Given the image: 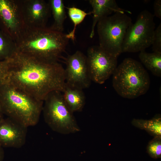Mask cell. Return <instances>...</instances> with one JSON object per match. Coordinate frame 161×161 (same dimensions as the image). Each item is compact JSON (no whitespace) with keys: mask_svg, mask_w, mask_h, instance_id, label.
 Returning <instances> with one entry per match:
<instances>
[{"mask_svg":"<svg viewBox=\"0 0 161 161\" xmlns=\"http://www.w3.org/2000/svg\"><path fill=\"white\" fill-rule=\"evenodd\" d=\"M7 60L5 81L44 101L52 92H62L66 86L64 68L58 61L31 57L16 51Z\"/></svg>","mask_w":161,"mask_h":161,"instance_id":"6da1fadb","label":"cell"},{"mask_svg":"<svg viewBox=\"0 0 161 161\" xmlns=\"http://www.w3.org/2000/svg\"><path fill=\"white\" fill-rule=\"evenodd\" d=\"M69 39L66 34L46 27L25 28L15 42L17 51L30 56L58 61Z\"/></svg>","mask_w":161,"mask_h":161,"instance_id":"7a4b0ae2","label":"cell"},{"mask_svg":"<svg viewBox=\"0 0 161 161\" xmlns=\"http://www.w3.org/2000/svg\"><path fill=\"white\" fill-rule=\"evenodd\" d=\"M43 103L6 81L0 84V106L4 115L27 127L38 122Z\"/></svg>","mask_w":161,"mask_h":161,"instance_id":"3957f363","label":"cell"},{"mask_svg":"<svg viewBox=\"0 0 161 161\" xmlns=\"http://www.w3.org/2000/svg\"><path fill=\"white\" fill-rule=\"evenodd\" d=\"M112 75L113 86L124 98H136L146 93L149 88L148 73L140 62L132 58L124 59Z\"/></svg>","mask_w":161,"mask_h":161,"instance_id":"277c9868","label":"cell"},{"mask_svg":"<svg viewBox=\"0 0 161 161\" xmlns=\"http://www.w3.org/2000/svg\"><path fill=\"white\" fill-rule=\"evenodd\" d=\"M43 102L42 112L44 119L53 131L63 134L80 131L73 113L65 103L61 92H51Z\"/></svg>","mask_w":161,"mask_h":161,"instance_id":"5b68a950","label":"cell"},{"mask_svg":"<svg viewBox=\"0 0 161 161\" xmlns=\"http://www.w3.org/2000/svg\"><path fill=\"white\" fill-rule=\"evenodd\" d=\"M132 23L126 13L118 12L100 20L97 24L99 46L117 57L122 53V45L127 29Z\"/></svg>","mask_w":161,"mask_h":161,"instance_id":"8992f818","label":"cell"},{"mask_svg":"<svg viewBox=\"0 0 161 161\" xmlns=\"http://www.w3.org/2000/svg\"><path fill=\"white\" fill-rule=\"evenodd\" d=\"M155 28L154 16L147 10L142 11L135 22L128 27L122 45V53L145 51L151 45Z\"/></svg>","mask_w":161,"mask_h":161,"instance_id":"52a82bcc","label":"cell"},{"mask_svg":"<svg viewBox=\"0 0 161 161\" xmlns=\"http://www.w3.org/2000/svg\"><path fill=\"white\" fill-rule=\"evenodd\" d=\"M87 62L92 81L103 83L113 75L117 66V58L103 49L99 45L89 47Z\"/></svg>","mask_w":161,"mask_h":161,"instance_id":"ba28073f","label":"cell"},{"mask_svg":"<svg viewBox=\"0 0 161 161\" xmlns=\"http://www.w3.org/2000/svg\"><path fill=\"white\" fill-rule=\"evenodd\" d=\"M25 29L21 0H0V30L15 42Z\"/></svg>","mask_w":161,"mask_h":161,"instance_id":"9c48e42d","label":"cell"},{"mask_svg":"<svg viewBox=\"0 0 161 161\" xmlns=\"http://www.w3.org/2000/svg\"><path fill=\"white\" fill-rule=\"evenodd\" d=\"M62 58L66 65L64 69L66 83L82 89L89 87L92 80L89 72L86 56L78 50Z\"/></svg>","mask_w":161,"mask_h":161,"instance_id":"30bf717a","label":"cell"},{"mask_svg":"<svg viewBox=\"0 0 161 161\" xmlns=\"http://www.w3.org/2000/svg\"><path fill=\"white\" fill-rule=\"evenodd\" d=\"M23 20L27 28L47 27L50 16L49 4L44 0H21Z\"/></svg>","mask_w":161,"mask_h":161,"instance_id":"8fae6325","label":"cell"},{"mask_svg":"<svg viewBox=\"0 0 161 161\" xmlns=\"http://www.w3.org/2000/svg\"><path fill=\"white\" fill-rule=\"evenodd\" d=\"M28 127L9 117L0 123V145L3 148H21L25 144Z\"/></svg>","mask_w":161,"mask_h":161,"instance_id":"7c38bea8","label":"cell"},{"mask_svg":"<svg viewBox=\"0 0 161 161\" xmlns=\"http://www.w3.org/2000/svg\"><path fill=\"white\" fill-rule=\"evenodd\" d=\"M92 10V22L90 34L91 38L95 35V30L98 22L105 17L110 16L113 13L118 12L131 13L129 11L125 10L119 7L114 0H89V1Z\"/></svg>","mask_w":161,"mask_h":161,"instance_id":"4fadbf2b","label":"cell"},{"mask_svg":"<svg viewBox=\"0 0 161 161\" xmlns=\"http://www.w3.org/2000/svg\"><path fill=\"white\" fill-rule=\"evenodd\" d=\"M83 89L70 86L66 83L62 92L64 100L73 113L82 111L84 106L86 97Z\"/></svg>","mask_w":161,"mask_h":161,"instance_id":"5bb4252c","label":"cell"},{"mask_svg":"<svg viewBox=\"0 0 161 161\" xmlns=\"http://www.w3.org/2000/svg\"><path fill=\"white\" fill-rule=\"evenodd\" d=\"M48 2L54 19L53 23L50 27L55 30L63 32L64 23L66 18L64 1L49 0Z\"/></svg>","mask_w":161,"mask_h":161,"instance_id":"9a60e30c","label":"cell"},{"mask_svg":"<svg viewBox=\"0 0 161 161\" xmlns=\"http://www.w3.org/2000/svg\"><path fill=\"white\" fill-rule=\"evenodd\" d=\"M139 58L145 66L155 76H161V53L140 52Z\"/></svg>","mask_w":161,"mask_h":161,"instance_id":"2e32d148","label":"cell"},{"mask_svg":"<svg viewBox=\"0 0 161 161\" xmlns=\"http://www.w3.org/2000/svg\"><path fill=\"white\" fill-rule=\"evenodd\" d=\"M131 123L138 128L145 130L154 137L161 136V117L160 114H156L149 120L134 119Z\"/></svg>","mask_w":161,"mask_h":161,"instance_id":"e0dca14e","label":"cell"},{"mask_svg":"<svg viewBox=\"0 0 161 161\" xmlns=\"http://www.w3.org/2000/svg\"><path fill=\"white\" fill-rule=\"evenodd\" d=\"M16 51L15 42L0 30V61L8 60Z\"/></svg>","mask_w":161,"mask_h":161,"instance_id":"ac0fdd59","label":"cell"},{"mask_svg":"<svg viewBox=\"0 0 161 161\" xmlns=\"http://www.w3.org/2000/svg\"><path fill=\"white\" fill-rule=\"evenodd\" d=\"M68 10V15L74 24L72 30L66 34V37L73 42L75 39V32L77 25L80 24L88 15L92 14L91 11L86 13L84 11L75 7H66Z\"/></svg>","mask_w":161,"mask_h":161,"instance_id":"d6986e66","label":"cell"},{"mask_svg":"<svg viewBox=\"0 0 161 161\" xmlns=\"http://www.w3.org/2000/svg\"><path fill=\"white\" fill-rule=\"evenodd\" d=\"M147 151L148 154L154 158H160L161 156V136L154 137L148 143Z\"/></svg>","mask_w":161,"mask_h":161,"instance_id":"ffe728a7","label":"cell"},{"mask_svg":"<svg viewBox=\"0 0 161 161\" xmlns=\"http://www.w3.org/2000/svg\"><path fill=\"white\" fill-rule=\"evenodd\" d=\"M151 45L154 52L161 53V23L154 30Z\"/></svg>","mask_w":161,"mask_h":161,"instance_id":"44dd1931","label":"cell"},{"mask_svg":"<svg viewBox=\"0 0 161 161\" xmlns=\"http://www.w3.org/2000/svg\"><path fill=\"white\" fill-rule=\"evenodd\" d=\"M8 71L7 60L0 61V84L6 80Z\"/></svg>","mask_w":161,"mask_h":161,"instance_id":"7402d4cb","label":"cell"},{"mask_svg":"<svg viewBox=\"0 0 161 161\" xmlns=\"http://www.w3.org/2000/svg\"><path fill=\"white\" fill-rule=\"evenodd\" d=\"M153 7L154 16H155L160 19H161V0H156L154 1Z\"/></svg>","mask_w":161,"mask_h":161,"instance_id":"603a6c76","label":"cell"},{"mask_svg":"<svg viewBox=\"0 0 161 161\" xmlns=\"http://www.w3.org/2000/svg\"><path fill=\"white\" fill-rule=\"evenodd\" d=\"M4 148L0 145V161H3L4 156Z\"/></svg>","mask_w":161,"mask_h":161,"instance_id":"cb8c5ba5","label":"cell"},{"mask_svg":"<svg viewBox=\"0 0 161 161\" xmlns=\"http://www.w3.org/2000/svg\"><path fill=\"white\" fill-rule=\"evenodd\" d=\"M4 114L0 106V123L4 118Z\"/></svg>","mask_w":161,"mask_h":161,"instance_id":"d4e9b609","label":"cell"}]
</instances>
